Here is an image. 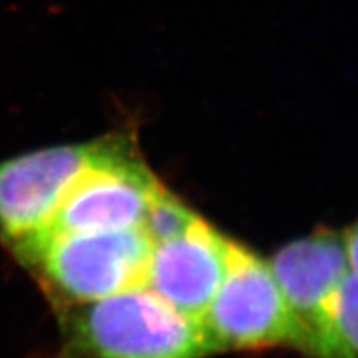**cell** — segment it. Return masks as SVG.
<instances>
[{
  "label": "cell",
  "instance_id": "cell-1",
  "mask_svg": "<svg viewBox=\"0 0 358 358\" xmlns=\"http://www.w3.org/2000/svg\"><path fill=\"white\" fill-rule=\"evenodd\" d=\"M57 312V358H204L216 353L201 322L145 285Z\"/></svg>",
  "mask_w": 358,
  "mask_h": 358
},
{
  "label": "cell",
  "instance_id": "cell-2",
  "mask_svg": "<svg viewBox=\"0 0 358 358\" xmlns=\"http://www.w3.org/2000/svg\"><path fill=\"white\" fill-rule=\"evenodd\" d=\"M151 249L136 227L48 236L15 259L60 310L145 285Z\"/></svg>",
  "mask_w": 358,
  "mask_h": 358
},
{
  "label": "cell",
  "instance_id": "cell-3",
  "mask_svg": "<svg viewBox=\"0 0 358 358\" xmlns=\"http://www.w3.org/2000/svg\"><path fill=\"white\" fill-rule=\"evenodd\" d=\"M161 186L143 159L133 129L103 134L100 153L70 186L34 244L57 234L141 227L148 206Z\"/></svg>",
  "mask_w": 358,
  "mask_h": 358
},
{
  "label": "cell",
  "instance_id": "cell-4",
  "mask_svg": "<svg viewBox=\"0 0 358 358\" xmlns=\"http://www.w3.org/2000/svg\"><path fill=\"white\" fill-rule=\"evenodd\" d=\"M313 358H358L340 334L337 295L350 271L345 234L320 229L282 248L268 264Z\"/></svg>",
  "mask_w": 358,
  "mask_h": 358
},
{
  "label": "cell",
  "instance_id": "cell-5",
  "mask_svg": "<svg viewBox=\"0 0 358 358\" xmlns=\"http://www.w3.org/2000/svg\"><path fill=\"white\" fill-rule=\"evenodd\" d=\"M216 352L289 345L301 334L268 264L234 243L229 271L201 319Z\"/></svg>",
  "mask_w": 358,
  "mask_h": 358
},
{
  "label": "cell",
  "instance_id": "cell-6",
  "mask_svg": "<svg viewBox=\"0 0 358 358\" xmlns=\"http://www.w3.org/2000/svg\"><path fill=\"white\" fill-rule=\"evenodd\" d=\"M101 145L103 136L0 159V243L13 257L43 234L66 191Z\"/></svg>",
  "mask_w": 358,
  "mask_h": 358
},
{
  "label": "cell",
  "instance_id": "cell-7",
  "mask_svg": "<svg viewBox=\"0 0 358 358\" xmlns=\"http://www.w3.org/2000/svg\"><path fill=\"white\" fill-rule=\"evenodd\" d=\"M232 244L199 217L181 236L153 244L145 287L201 322L229 271Z\"/></svg>",
  "mask_w": 358,
  "mask_h": 358
},
{
  "label": "cell",
  "instance_id": "cell-8",
  "mask_svg": "<svg viewBox=\"0 0 358 358\" xmlns=\"http://www.w3.org/2000/svg\"><path fill=\"white\" fill-rule=\"evenodd\" d=\"M199 216L191 211L181 199L176 198L166 187L161 186L148 206L143 217L141 229L153 244L164 243L181 236L198 221Z\"/></svg>",
  "mask_w": 358,
  "mask_h": 358
},
{
  "label": "cell",
  "instance_id": "cell-9",
  "mask_svg": "<svg viewBox=\"0 0 358 358\" xmlns=\"http://www.w3.org/2000/svg\"><path fill=\"white\" fill-rule=\"evenodd\" d=\"M337 324L347 345L358 357V274L352 268L338 289Z\"/></svg>",
  "mask_w": 358,
  "mask_h": 358
},
{
  "label": "cell",
  "instance_id": "cell-10",
  "mask_svg": "<svg viewBox=\"0 0 358 358\" xmlns=\"http://www.w3.org/2000/svg\"><path fill=\"white\" fill-rule=\"evenodd\" d=\"M347 243V256L350 268L355 274H358V222L345 234Z\"/></svg>",
  "mask_w": 358,
  "mask_h": 358
}]
</instances>
